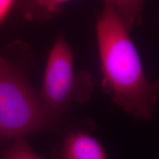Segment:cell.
Returning a JSON list of instances; mask_svg holds the SVG:
<instances>
[{
  "label": "cell",
  "mask_w": 159,
  "mask_h": 159,
  "mask_svg": "<svg viewBox=\"0 0 159 159\" xmlns=\"http://www.w3.org/2000/svg\"><path fill=\"white\" fill-rule=\"evenodd\" d=\"M91 92V76L75 74L72 49L63 35H58L49 51L39 93L43 104L49 112L61 117L72 101L85 102Z\"/></svg>",
  "instance_id": "obj_3"
},
{
  "label": "cell",
  "mask_w": 159,
  "mask_h": 159,
  "mask_svg": "<svg viewBox=\"0 0 159 159\" xmlns=\"http://www.w3.org/2000/svg\"><path fill=\"white\" fill-rule=\"evenodd\" d=\"M114 2L119 19L130 33L141 16L144 4L140 1H114Z\"/></svg>",
  "instance_id": "obj_6"
},
{
  "label": "cell",
  "mask_w": 159,
  "mask_h": 159,
  "mask_svg": "<svg viewBox=\"0 0 159 159\" xmlns=\"http://www.w3.org/2000/svg\"><path fill=\"white\" fill-rule=\"evenodd\" d=\"M57 159H108L103 146L89 133L76 130L63 140Z\"/></svg>",
  "instance_id": "obj_4"
},
{
  "label": "cell",
  "mask_w": 159,
  "mask_h": 159,
  "mask_svg": "<svg viewBox=\"0 0 159 159\" xmlns=\"http://www.w3.org/2000/svg\"><path fill=\"white\" fill-rule=\"evenodd\" d=\"M27 68L0 55V141L25 139L55 126L61 118L46 108Z\"/></svg>",
  "instance_id": "obj_2"
},
{
  "label": "cell",
  "mask_w": 159,
  "mask_h": 159,
  "mask_svg": "<svg viewBox=\"0 0 159 159\" xmlns=\"http://www.w3.org/2000/svg\"><path fill=\"white\" fill-rule=\"evenodd\" d=\"M65 2L62 1H31L16 3L26 19L43 20L49 19L63 9Z\"/></svg>",
  "instance_id": "obj_5"
},
{
  "label": "cell",
  "mask_w": 159,
  "mask_h": 159,
  "mask_svg": "<svg viewBox=\"0 0 159 159\" xmlns=\"http://www.w3.org/2000/svg\"><path fill=\"white\" fill-rule=\"evenodd\" d=\"M102 74L101 88L113 102L135 119L149 121L156 111L158 81L150 82L130 33L114 1H105L96 26Z\"/></svg>",
  "instance_id": "obj_1"
},
{
  "label": "cell",
  "mask_w": 159,
  "mask_h": 159,
  "mask_svg": "<svg viewBox=\"0 0 159 159\" xmlns=\"http://www.w3.org/2000/svg\"><path fill=\"white\" fill-rule=\"evenodd\" d=\"M16 3L10 0H0V25L10 14Z\"/></svg>",
  "instance_id": "obj_8"
},
{
  "label": "cell",
  "mask_w": 159,
  "mask_h": 159,
  "mask_svg": "<svg viewBox=\"0 0 159 159\" xmlns=\"http://www.w3.org/2000/svg\"><path fill=\"white\" fill-rule=\"evenodd\" d=\"M2 159H43L39 156L25 140L19 139L14 141L4 153Z\"/></svg>",
  "instance_id": "obj_7"
}]
</instances>
